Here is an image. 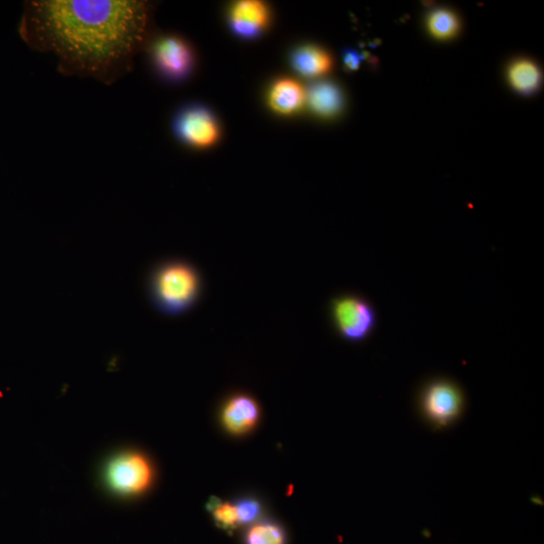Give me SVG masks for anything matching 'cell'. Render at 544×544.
<instances>
[{"mask_svg":"<svg viewBox=\"0 0 544 544\" xmlns=\"http://www.w3.org/2000/svg\"><path fill=\"white\" fill-rule=\"evenodd\" d=\"M153 6L141 0H30L19 26L58 71L111 86L129 74L152 38Z\"/></svg>","mask_w":544,"mask_h":544,"instance_id":"cell-1","label":"cell"},{"mask_svg":"<svg viewBox=\"0 0 544 544\" xmlns=\"http://www.w3.org/2000/svg\"><path fill=\"white\" fill-rule=\"evenodd\" d=\"M331 324L337 335L350 343L369 339L377 328L378 317L374 306L357 294H342L329 304Z\"/></svg>","mask_w":544,"mask_h":544,"instance_id":"cell-3","label":"cell"},{"mask_svg":"<svg viewBox=\"0 0 544 544\" xmlns=\"http://www.w3.org/2000/svg\"><path fill=\"white\" fill-rule=\"evenodd\" d=\"M260 408L249 394L236 393L224 403L222 421L225 429L234 435H243L257 424Z\"/></svg>","mask_w":544,"mask_h":544,"instance_id":"cell-8","label":"cell"},{"mask_svg":"<svg viewBox=\"0 0 544 544\" xmlns=\"http://www.w3.org/2000/svg\"><path fill=\"white\" fill-rule=\"evenodd\" d=\"M176 138L192 149H207L219 139V125L214 114L200 104L181 108L173 120Z\"/></svg>","mask_w":544,"mask_h":544,"instance_id":"cell-7","label":"cell"},{"mask_svg":"<svg viewBox=\"0 0 544 544\" xmlns=\"http://www.w3.org/2000/svg\"><path fill=\"white\" fill-rule=\"evenodd\" d=\"M424 417L436 428L443 429L460 419L465 408V395L451 379L437 378L428 382L420 395Z\"/></svg>","mask_w":544,"mask_h":544,"instance_id":"cell-5","label":"cell"},{"mask_svg":"<svg viewBox=\"0 0 544 544\" xmlns=\"http://www.w3.org/2000/svg\"><path fill=\"white\" fill-rule=\"evenodd\" d=\"M208 509L213 513L214 520L220 528L233 531L239 525L236 505L212 499L208 504Z\"/></svg>","mask_w":544,"mask_h":544,"instance_id":"cell-16","label":"cell"},{"mask_svg":"<svg viewBox=\"0 0 544 544\" xmlns=\"http://www.w3.org/2000/svg\"><path fill=\"white\" fill-rule=\"evenodd\" d=\"M542 80L539 67L529 60H517L508 68V82L510 86L522 95L535 93Z\"/></svg>","mask_w":544,"mask_h":544,"instance_id":"cell-13","label":"cell"},{"mask_svg":"<svg viewBox=\"0 0 544 544\" xmlns=\"http://www.w3.org/2000/svg\"><path fill=\"white\" fill-rule=\"evenodd\" d=\"M363 57L353 50H346L343 53V61L345 67L350 71H356L359 69Z\"/></svg>","mask_w":544,"mask_h":544,"instance_id":"cell-18","label":"cell"},{"mask_svg":"<svg viewBox=\"0 0 544 544\" xmlns=\"http://www.w3.org/2000/svg\"><path fill=\"white\" fill-rule=\"evenodd\" d=\"M145 52L149 54L157 74L168 82H183L194 70V52L188 42L179 36L160 35L151 38Z\"/></svg>","mask_w":544,"mask_h":544,"instance_id":"cell-6","label":"cell"},{"mask_svg":"<svg viewBox=\"0 0 544 544\" xmlns=\"http://www.w3.org/2000/svg\"><path fill=\"white\" fill-rule=\"evenodd\" d=\"M232 31L242 38H254L267 26L269 12L258 0H241L233 5L229 17Z\"/></svg>","mask_w":544,"mask_h":544,"instance_id":"cell-9","label":"cell"},{"mask_svg":"<svg viewBox=\"0 0 544 544\" xmlns=\"http://www.w3.org/2000/svg\"><path fill=\"white\" fill-rule=\"evenodd\" d=\"M306 102L307 90L293 79L277 81L268 94L270 108L281 115L297 113Z\"/></svg>","mask_w":544,"mask_h":544,"instance_id":"cell-10","label":"cell"},{"mask_svg":"<svg viewBox=\"0 0 544 544\" xmlns=\"http://www.w3.org/2000/svg\"><path fill=\"white\" fill-rule=\"evenodd\" d=\"M205 281L193 262L180 257L156 263L147 281L152 306L161 314L179 317L192 311L203 298Z\"/></svg>","mask_w":544,"mask_h":544,"instance_id":"cell-2","label":"cell"},{"mask_svg":"<svg viewBox=\"0 0 544 544\" xmlns=\"http://www.w3.org/2000/svg\"><path fill=\"white\" fill-rule=\"evenodd\" d=\"M246 544H286V535L277 524L261 523L248 531Z\"/></svg>","mask_w":544,"mask_h":544,"instance_id":"cell-15","label":"cell"},{"mask_svg":"<svg viewBox=\"0 0 544 544\" xmlns=\"http://www.w3.org/2000/svg\"><path fill=\"white\" fill-rule=\"evenodd\" d=\"M307 102L319 116L331 118L343 109L344 98L338 86L331 82H319L307 91Z\"/></svg>","mask_w":544,"mask_h":544,"instance_id":"cell-11","label":"cell"},{"mask_svg":"<svg viewBox=\"0 0 544 544\" xmlns=\"http://www.w3.org/2000/svg\"><path fill=\"white\" fill-rule=\"evenodd\" d=\"M153 479L151 462L139 452L119 453L104 469V481L109 490L122 497L143 494L150 488Z\"/></svg>","mask_w":544,"mask_h":544,"instance_id":"cell-4","label":"cell"},{"mask_svg":"<svg viewBox=\"0 0 544 544\" xmlns=\"http://www.w3.org/2000/svg\"><path fill=\"white\" fill-rule=\"evenodd\" d=\"M427 26L429 33L441 41L453 39L461 29L458 16L446 9L432 12L428 17Z\"/></svg>","mask_w":544,"mask_h":544,"instance_id":"cell-14","label":"cell"},{"mask_svg":"<svg viewBox=\"0 0 544 544\" xmlns=\"http://www.w3.org/2000/svg\"><path fill=\"white\" fill-rule=\"evenodd\" d=\"M295 70L306 78H318L326 75L333 65L331 56L317 46L299 48L292 57Z\"/></svg>","mask_w":544,"mask_h":544,"instance_id":"cell-12","label":"cell"},{"mask_svg":"<svg viewBox=\"0 0 544 544\" xmlns=\"http://www.w3.org/2000/svg\"><path fill=\"white\" fill-rule=\"evenodd\" d=\"M239 524L253 522L260 513V505L256 500L247 499L236 505Z\"/></svg>","mask_w":544,"mask_h":544,"instance_id":"cell-17","label":"cell"}]
</instances>
